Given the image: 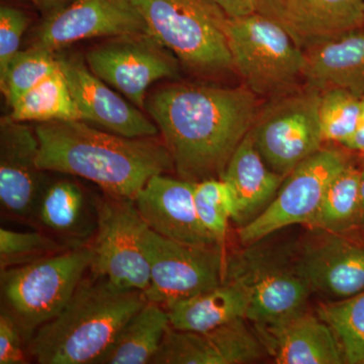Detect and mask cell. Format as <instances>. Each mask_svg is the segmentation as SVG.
Here are the masks:
<instances>
[{
    "label": "cell",
    "instance_id": "cell-31",
    "mask_svg": "<svg viewBox=\"0 0 364 364\" xmlns=\"http://www.w3.org/2000/svg\"><path fill=\"white\" fill-rule=\"evenodd\" d=\"M360 114V97L340 87L321 91L318 124L325 142L344 146L358 127Z\"/></svg>",
    "mask_w": 364,
    "mask_h": 364
},
{
    "label": "cell",
    "instance_id": "cell-28",
    "mask_svg": "<svg viewBox=\"0 0 364 364\" xmlns=\"http://www.w3.org/2000/svg\"><path fill=\"white\" fill-rule=\"evenodd\" d=\"M318 315L338 338L345 363L364 364V291L320 306Z\"/></svg>",
    "mask_w": 364,
    "mask_h": 364
},
{
    "label": "cell",
    "instance_id": "cell-11",
    "mask_svg": "<svg viewBox=\"0 0 364 364\" xmlns=\"http://www.w3.org/2000/svg\"><path fill=\"white\" fill-rule=\"evenodd\" d=\"M85 58L97 77L144 111L149 86L181 73L176 55L148 33L107 38L88 50Z\"/></svg>",
    "mask_w": 364,
    "mask_h": 364
},
{
    "label": "cell",
    "instance_id": "cell-38",
    "mask_svg": "<svg viewBox=\"0 0 364 364\" xmlns=\"http://www.w3.org/2000/svg\"><path fill=\"white\" fill-rule=\"evenodd\" d=\"M359 198H360V220L364 219V165L359 178Z\"/></svg>",
    "mask_w": 364,
    "mask_h": 364
},
{
    "label": "cell",
    "instance_id": "cell-30",
    "mask_svg": "<svg viewBox=\"0 0 364 364\" xmlns=\"http://www.w3.org/2000/svg\"><path fill=\"white\" fill-rule=\"evenodd\" d=\"M193 198L198 218L218 243L224 246L230 221L236 222L238 203L234 189L223 178L196 182Z\"/></svg>",
    "mask_w": 364,
    "mask_h": 364
},
{
    "label": "cell",
    "instance_id": "cell-17",
    "mask_svg": "<svg viewBox=\"0 0 364 364\" xmlns=\"http://www.w3.org/2000/svg\"><path fill=\"white\" fill-rule=\"evenodd\" d=\"M259 338L239 318L207 331L169 328L151 364H243L262 358Z\"/></svg>",
    "mask_w": 364,
    "mask_h": 364
},
{
    "label": "cell",
    "instance_id": "cell-2",
    "mask_svg": "<svg viewBox=\"0 0 364 364\" xmlns=\"http://www.w3.org/2000/svg\"><path fill=\"white\" fill-rule=\"evenodd\" d=\"M39 168L93 182L102 193L135 200L150 178L174 171L161 136L129 138L79 119L37 124Z\"/></svg>",
    "mask_w": 364,
    "mask_h": 364
},
{
    "label": "cell",
    "instance_id": "cell-34",
    "mask_svg": "<svg viewBox=\"0 0 364 364\" xmlns=\"http://www.w3.org/2000/svg\"><path fill=\"white\" fill-rule=\"evenodd\" d=\"M30 356L26 339L13 316L1 308L0 313V364H26Z\"/></svg>",
    "mask_w": 364,
    "mask_h": 364
},
{
    "label": "cell",
    "instance_id": "cell-12",
    "mask_svg": "<svg viewBox=\"0 0 364 364\" xmlns=\"http://www.w3.org/2000/svg\"><path fill=\"white\" fill-rule=\"evenodd\" d=\"M227 277L240 279L247 289L246 320L255 326L272 324L305 310L312 291L296 263L259 248L228 258Z\"/></svg>",
    "mask_w": 364,
    "mask_h": 364
},
{
    "label": "cell",
    "instance_id": "cell-20",
    "mask_svg": "<svg viewBox=\"0 0 364 364\" xmlns=\"http://www.w3.org/2000/svg\"><path fill=\"white\" fill-rule=\"evenodd\" d=\"M296 264L312 291L339 299L364 291V245L330 235L304 248Z\"/></svg>",
    "mask_w": 364,
    "mask_h": 364
},
{
    "label": "cell",
    "instance_id": "cell-21",
    "mask_svg": "<svg viewBox=\"0 0 364 364\" xmlns=\"http://www.w3.org/2000/svg\"><path fill=\"white\" fill-rule=\"evenodd\" d=\"M36 226H42L68 247L90 243L97 231L95 196L68 179L45 183L36 208Z\"/></svg>",
    "mask_w": 364,
    "mask_h": 364
},
{
    "label": "cell",
    "instance_id": "cell-16",
    "mask_svg": "<svg viewBox=\"0 0 364 364\" xmlns=\"http://www.w3.org/2000/svg\"><path fill=\"white\" fill-rule=\"evenodd\" d=\"M193 188V182L158 174L143 186L134 202L147 226L160 236L198 247L222 246L198 218Z\"/></svg>",
    "mask_w": 364,
    "mask_h": 364
},
{
    "label": "cell",
    "instance_id": "cell-6",
    "mask_svg": "<svg viewBox=\"0 0 364 364\" xmlns=\"http://www.w3.org/2000/svg\"><path fill=\"white\" fill-rule=\"evenodd\" d=\"M226 32L235 72L254 95L279 97L305 80V52L267 16L228 18Z\"/></svg>",
    "mask_w": 364,
    "mask_h": 364
},
{
    "label": "cell",
    "instance_id": "cell-29",
    "mask_svg": "<svg viewBox=\"0 0 364 364\" xmlns=\"http://www.w3.org/2000/svg\"><path fill=\"white\" fill-rule=\"evenodd\" d=\"M60 68L56 53L32 45L20 51L0 73V90L11 107L28 90Z\"/></svg>",
    "mask_w": 364,
    "mask_h": 364
},
{
    "label": "cell",
    "instance_id": "cell-22",
    "mask_svg": "<svg viewBox=\"0 0 364 364\" xmlns=\"http://www.w3.org/2000/svg\"><path fill=\"white\" fill-rule=\"evenodd\" d=\"M305 81L318 90L344 88L364 95V28L350 31L305 50Z\"/></svg>",
    "mask_w": 364,
    "mask_h": 364
},
{
    "label": "cell",
    "instance_id": "cell-33",
    "mask_svg": "<svg viewBox=\"0 0 364 364\" xmlns=\"http://www.w3.org/2000/svg\"><path fill=\"white\" fill-rule=\"evenodd\" d=\"M30 16L11 6L0 7V73L21 51V38L30 25Z\"/></svg>",
    "mask_w": 364,
    "mask_h": 364
},
{
    "label": "cell",
    "instance_id": "cell-4",
    "mask_svg": "<svg viewBox=\"0 0 364 364\" xmlns=\"http://www.w3.org/2000/svg\"><path fill=\"white\" fill-rule=\"evenodd\" d=\"M151 35L181 66L205 79L236 74L228 45L227 14L215 0H133Z\"/></svg>",
    "mask_w": 364,
    "mask_h": 364
},
{
    "label": "cell",
    "instance_id": "cell-7",
    "mask_svg": "<svg viewBox=\"0 0 364 364\" xmlns=\"http://www.w3.org/2000/svg\"><path fill=\"white\" fill-rule=\"evenodd\" d=\"M321 90L304 87L269 98L259 109L251 134L265 163L287 176L306 158L322 149L318 124Z\"/></svg>",
    "mask_w": 364,
    "mask_h": 364
},
{
    "label": "cell",
    "instance_id": "cell-25",
    "mask_svg": "<svg viewBox=\"0 0 364 364\" xmlns=\"http://www.w3.org/2000/svg\"><path fill=\"white\" fill-rule=\"evenodd\" d=\"M169 328L164 306L147 301L95 364H151Z\"/></svg>",
    "mask_w": 364,
    "mask_h": 364
},
{
    "label": "cell",
    "instance_id": "cell-5",
    "mask_svg": "<svg viewBox=\"0 0 364 364\" xmlns=\"http://www.w3.org/2000/svg\"><path fill=\"white\" fill-rule=\"evenodd\" d=\"M92 256L88 243L0 272L1 308L20 326L26 344L33 333L70 301L90 270Z\"/></svg>",
    "mask_w": 364,
    "mask_h": 364
},
{
    "label": "cell",
    "instance_id": "cell-36",
    "mask_svg": "<svg viewBox=\"0 0 364 364\" xmlns=\"http://www.w3.org/2000/svg\"><path fill=\"white\" fill-rule=\"evenodd\" d=\"M343 147L345 149L364 154V95L360 97V114H359L358 127L350 140L345 144Z\"/></svg>",
    "mask_w": 364,
    "mask_h": 364
},
{
    "label": "cell",
    "instance_id": "cell-18",
    "mask_svg": "<svg viewBox=\"0 0 364 364\" xmlns=\"http://www.w3.org/2000/svg\"><path fill=\"white\" fill-rule=\"evenodd\" d=\"M258 14L282 26L304 51L364 28V0H264Z\"/></svg>",
    "mask_w": 364,
    "mask_h": 364
},
{
    "label": "cell",
    "instance_id": "cell-26",
    "mask_svg": "<svg viewBox=\"0 0 364 364\" xmlns=\"http://www.w3.org/2000/svg\"><path fill=\"white\" fill-rule=\"evenodd\" d=\"M11 109L9 116L14 121L23 123L40 124L69 119L81 121L80 112L61 68L53 72L39 85L18 98Z\"/></svg>",
    "mask_w": 364,
    "mask_h": 364
},
{
    "label": "cell",
    "instance_id": "cell-14",
    "mask_svg": "<svg viewBox=\"0 0 364 364\" xmlns=\"http://www.w3.org/2000/svg\"><path fill=\"white\" fill-rule=\"evenodd\" d=\"M40 144L28 123L0 119V203L11 219L35 225L44 176L38 165Z\"/></svg>",
    "mask_w": 364,
    "mask_h": 364
},
{
    "label": "cell",
    "instance_id": "cell-24",
    "mask_svg": "<svg viewBox=\"0 0 364 364\" xmlns=\"http://www.w3.org/2000/svg\"><path fill=\"white\" fill-rule=\"evenodd\" d=\"M287 176L273 171L256 148L251 130L235 151L221 178L234 189L238 203L236 222L247 221L272 202Z\"/></svg>",
    "mask_w": 364,
    "mask_h": 364
},
{
    "label": "cell",
    "instance_id": "cell-27",
    "mask_svg": "<svg viewBox=\"0 0 364 364\" xmlns=\"http://www.w3.org/2000/svg\"><path fill=\"white\" fill-rule=\"evenodd\" d=\"M360 169L349 160L336 174L321 203L310 226L330 233H338L360 220L359 198Z\"/></svg>",
    "mask_w": 364,
    "mask_h": 364
},
{
    "label": "cell",
    "instance_id": "cell-37",
    "mask_svg": "<svg viewBox=\"0 0 364 364\" xmlns=\"http://www.w3.org/2000/svg\"><path fill=\"white\" fill-rule=\"evenodd\" d=\"M40 11L43 18H49L64 7L71 4L73 0H28Z\"/></svg>",
    "mask_w": 364,
    "mask_h": 364
},
{
    "label": "cell",
    "instance_id": "cell-13",
    "mask_svg": "<svg viewBox=\"0 0 364 364\" xmlns=\"http://www.w3.org/2000/svg\"><path fill=\"white\" fill-rule=\"evenodd\" d=\"M150 33L133 0H73L43 18L33 44L59 53L79 41Z\"/></svg>",
    "mask_w": 364,
    "mask_h": 364
},
{
    "label": "cell",
    "instance_id": "cell-23",
    "mask_svg": "<svg viewBox=\"0 0 364 364\" xmlns=\"http://www.w3.org/2000/svg\"><path fill=\"white\" fill-rule=\"evenodd\" d=\"M170 327L179 331H207L245 318L247 289L240 279L227 277L219 287L164 306Z\"/></svg>",
    "mask_w": 364,
    "mask_h": 364
},
{
    "label": "cell",
    "instance_id": "cell-1",
    "mask_svg": "<svg viewBox=\"0 0 364 364\" xmlns=\"http://www.w3.org/2000/svg\"><path fill=\"white\" fill-rule=\"evenodd\" d=\"M245 85L224 87L182 83L164 86L146 100L145 111L183 181L221 178L259 112Z\"/></svg>",
    "mask_w": 364,
    "mask_h": 364
},
{
    "label": "cell",
    "instance_id": "cell-19",
    "mask_svg": "<svg viewBox=\"0 0 364 364\" xmlns=\"http://www.w3.org/2000/svg\"><path fill=\"white\" fill-rule=\"evenodd\" d=\"M257 337L277 364H342L343 350L334 331L317 316L294 313L267 325H256Z\"/></svg>",
    "mask_w": 364,
    "mask_h": 364
},
{
    "label": "cell",
    "instance_id": "cell-9",
    "mask_svg": "<svg viewBox=\"0 0 364 364\" xmlns=\"http://www.w3.org/2000/svg\"><path fill=\"white\" fill-rule=\"evenodd\" d=\"M144 246L150 267L147 301L163 306L219 287L226 280L228 258L223 246L198 247L169 240L149 227Z\"/></svg>",
    "mask_w": 364,
    "mask_h": 364
},
{
    "label": "cell",
    "instance_id": "cell-10",
    "mask_svg": "<svg viewBox=\"0 0 364 364\" xmlns=\"http://www.w3.org/2000/svg\"><path fill=\"white\" fill-rule=\"evenodd\" d=\"M343 151L322 148L287 174L267 208L239 229L241 243L253 245L284 228L310 224L333 177L349 161Z\"/></svg>",
    "mask_w": 364,
    "mask_h": 364
},
{
    "label": "cell",
    "instance_id": "cell-8",
    "mask_svg": "<svg viewBox=\"0 0 364 364\" xmlns=\"http://www.w3.org/2000/svg\"><path fill=\"white\" fill-rule=\"evenodd\" d=\"M95 196L97 226L90 242V272L117 286L144 291L150 284V267L144 246L148 226L135 202L102 193Z\"/></svg>",
    "mask_w": 364,
    "mask_h": 364
},
{
    "label": "cell",
    "instance_id": "cell-35",
    "mask_svg": "<svg viewBox=\"0 0 364 364\" xmlns=\"http://www.w3.org/2000/svg\"><path fill=\"white\" fill-rule=\"evenodd\" d=\"M229 18H244L258 14L264 0H215Z\"/></svg>",
    "mask_w": 364,
    "mask_h": 364
},
{
    "label": "cell",
    "instance_id": "cell-15",
    "mask_svg": "<svg viewBox=\"0 0 364 364\" xmlns=\"http://www.w3.org/2000/svg\"><path fill=\"white\" fill-rule=\"evenodd\" d=\"M57 57L80 112L81 121L129 138L158 136L156 124L97 77L90 70L85 58L61 52L57 53Z\"/></svg>",
    "mask_w": 364,
    "mask_h": 364
},
{
    "label": "cell",
    "instance_id": "cell-3",
    "mask_svg": "<svg viewBox=\"0 0 364 364\" xmlns=\"http://www.w3.org/2000/svg\"><path fill=\"white\" fill-rule=\"evenodd\" d=\"M146 303L142 291L88 270L63 310L28 340V356L39 364H95Z\"/></svg>",
    "mask_w": 364,
    "mask_h": 364
},
{
    "label": "cell",
    "instance_id": "cell-32",
    "mask_svg": "<svg viewBox=\"0 0 364 364\" xmlns=\"http://www.w3.org/2000/svg\"><path fill=\"white\" fill-rule=\"evenodd\" d=\"M68 246L43 231L0 229V272L23 267L65 250Z\"/></svg>",
    "mask_w": 364,
    "mask_h": 364
}]
</instances>
